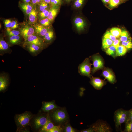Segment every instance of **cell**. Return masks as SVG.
I'll return each instance as SVG.
<instances>
[{
	"label": "cell",
	"instance_id": "obj_1",
	"mask_svg": "<svg viewBox=\"0 0 132 132\" xmlns=\"http://www.w3.org/2000/svg\"><path fill=\"white\" fill-rule=\"evenodd\" d=\"M33 116L31 113L28 111L16 115L15 117V120L18 128L22 129L28 125Z\"/></svg>",
	"mask_w": 132,
	"mask_h": 132
},
{
	"label": "cell",
	"instance_id": "obj_2",
	"mask_svg": "<svg viewBox=\"0 0 132 132\" xmlns=\"http://www.w3.org/2000/svg\"><path fill=\"white\" fill-rule=\"evenodd\" d=\"M129 110L122 109L117 110L114 113V119L115 126L117 128L121 127V124L126 122L128 116Z\"/></svg>",
	"mask_w": 132,
	"mask_h": 132
},
{
	"label": "cell",
	"instance_id": "obj_3",
	"mask_svg": "<svg viewBox=\"0 0 132 132\" xmlns=\"http://www.w3.org/2000/svg\"><path fill=\"white\" fill-rule=\"evenodd\" d=\"M90 60L88 58H86L78 66V72L81 75L90 77L91 72V65Z\"/></svg>",
	"mask_w": 132,
	"mask_h": 132
},
{
	"label": "cell",
	"instance_id": "obj_4",
	"mask_svg": "<svg viewBox=\"0 0 132 132\" xmlns=\"http://www.w3.org/2000/svg\"><path fill=\"white\" fill-rule=\"evenodd\" d=\"M90 59L93 61V67L91 73L93 74L99 69L104 67V62L101 57L99 54H95L90 57Z\"/></svg>",
	"mask_w": 132,
	"mask_h": 132
},
{
	"label": "cell",
	"instance_id": "obj_5",
	"mask_svg": "<svg viewBox=\"0 0 132 132\" xmlns=\"http://www.w3.org/2000/svg\"><path fill=\"white\" fill-rule=\"evenodd\" d=\"M94 132H110L111 129L107 124L103 121H99L92 127Z\"/></svg>",
	"mask_w": 132,
	"mask_h": 132
},
{
	"label": "cell",
	"instance_id": "obj_6",
	"mask_svg": "<svg viewBox=\"0 0 132 132\" xmlns=\"http://www.w3.org/2000/svg\"><path fill=\"white\" fill-rule=\"evenodd\" d=\"M52 117L53 119L58 122H62L65 121L67 118L66 112L64 110H58L55 111Z\"/></svg>",
	"mask_w": 132,
	"mask_h": 132
},
{
	"label": "cell",
	"instance_id": "obj_7",
	"mask_svg": "<svg viewBox=\"0 0 132 132\" xmlns=\"http://www.w3.org/2000/svg\"><path fill=\"white\" fill-rule=\"evenodd\" d=\"M25 41L26 42L34 44L43 48L44 45L43 39L36 35L33 34L29 36Z\"/></svg>",
	"mask_w": 132,
	"mask_h": 132
},
{
	"label": "cell",
	"instance_id": "obj_8",
	"mask_svg": "<svg viewBox=\"0 0 132 132\" xmlns=\"http://www.w3.org/2000/svg\"><path fill=\"white\" fill-rule=\"evenodd\" d=\"M25 44L28 51L34 55L38 54L43 48L39 46L29 42H26Z\"/></svg>",
	"mask_w": 132,
	"mask_h": 132
},
{
	"label": "cell",
	"instance_id": "obj_9",
	"mask_svg": "<svg viewBox=\"0 0 132 132\" xmlns=\"http://www.w3.org/2000/svg\"><path fill=\"white\" fill-rule=\"evenodd\" d=\"M102 74L110 83L113 84L116 82L115 75L110 69L107 68L104 69L103 71Z\"/></svg>",
	"mask_w": 132,
	"mask_h": 132
},
{
	"label": "cell",
	"instance_id": "obj_10",
	"mask_svg": "<svg viewBox=\"0 0 132 132\" xmlns=\"http://www.w3.org/2000/svg\"><path fill=\"white\" fill-rule=\"evenodd\" d=\"M20 30L21 35L25 41L28 37L33 34L35 31L33 27L29 26H26L23 27L21 28Z\"/></svg>",
	"mask_w": 132,
	"mask_h": 132
},
{
	"label": "cell",
	"instance_id": "obj_11",
	"mask_svg": "<svg viewBox=\"0 0 132 132\" xmlns=\"http://www.w3.org/2000/svg\"><path fill=\"white\" fill-rule=\"evenodd\" d=\"M47 118V117L44 116H39L36 118L34 121V128L37 129L41 128L46 123Z\"/></svg>",
	"mask_w": 132,
	"mask_h": 132
},
{
	"label": "cell",
	"instance_id": "obj_12",
	"mask_svg": "<svg viewBox=\"0 0 132 132\" xmlns=\"http://www.w3.org/2000/svg\"><path fill=\"white\" fill-rule=\"evenodd\" d=\"M90 79L91 84L97 89H101L106 84L104 80L99 77H92Z\"/></svg>",
	"mask_w": 132,
	"mask_h": 132
},
{
	"label": "cell",
	"instance_id": "obj_13",
	"mask_svg": "<svg viewBox=\"0 0 132 132\" xmlns=\"http://www.w3.org/2000/svg\"><path fill=\"white\" fill-rule=\"evenodd\" d=\"M58 108L55 102H43L42 103V110L44 112H48L49 111Z\"/></svg>",
	"mask_w": 132,
	"mask_h": 132
},
{
	"label": "cell",
	"instance_id": "obj_14",
	"mask_svg": "<svg viewBox=\"0 0 132 132\" xmlns=\"http://www.w3.org/2000/svg\"><path fill=\"white\" fill-rule=\"evenodd\" d=\"M9 83V78L5 75L1 74L0 76V91L3 92L7 88Z\"/></svg>",
	"mask_w": 132,
	"mask_h": 132
},
{
	"label": "cell",
	"instance_id": "obj_15",
	"mask_svg": "<svg viewBox=\"0 0 132 132\" xmlns=\"http://www.w3.org/2000/svg\"><path fill=\"white\" fill-rule=\"evenodd\" d=\"M74 22L78 31H81L84 29L85 25V23L82 18L79 17H76L74 19Z\"/></svg>",
	"mask_w": 132,
	"mask_h": 132
},
{
	"label": "cell",
	"instance_id": "obj_16",
	"mask_svg": "<svg viewBox=\"0 0 132 132\" xmlns=\"http://www.w3.org/2000/svg\"><path fill=\"white\" fill-rule=\"evenodd\" d=\"M35 32L39 36L43 37L47 32L48 29L41 24H36L34 26Z\"/></svg>",
	"mask_w": 132,
	"mask_h": 132
},
{
	"label": "cell",
	"instance_id": "obj_17",
	"mask_svg": "<svg viewBox=\"0 0 132 132\" xmlns=\"http://www.w3.org/2000/svg\"><path fill=\"white\" fill-rule=\"evenodd\" d=\"M19 6L23 11L27 14H29L33 9V5L29 3H21Z\"/></svg>",
	"mask_w": 132,
	"mask_h": 132
},
{
	"label": "cell",
	"instance_id": "obj_18",
	"mask_svg": "<svg viewBox=\"0 0 132 132\" xmlns=\"http://www.w3.org/2000/svg\"><path fill=\"white\" fill-rule=\"evenodd\" d=\"M0 54L9 53V47L8 44L3 39L0 40Z\"/></svg>",
	"mask_w": 132,
	"mask_h": 132
},
{
	"label": "cell",
	"instance_id": "obj_19",
	"mask_svg": "<svg viewBox=\"0 0 132 132\" xmlns=\"http://www.w3.org/2000/svg\"><path fill=\"white\" fill-rule=\"evenodd\" d=\"M50 9L47 18L50 21H53L55 18L58 12V9L56 6H53Z\"/></svg>",
	"mask_w": 132,
	"mask_h": 132
},
{
	"label": "cell",
	"instance_id": "obj_20",
	"mask_svg": "<svg viewBox=\"0 0 132 132\" xmlns=\"http://www.w3.org/2000/svg\"><path fill=\"white\" fill-rule=\"evenodd\" d=\"M47 121L45 124L41 129L40 132H47L53 128L55 126L51 121L48 116Z\"/></svg>",
	"mask_w": 132,
	"mask_h": 132
},
{
	"label": "cell",
	"instance_id": "obj_21",
	"mask_svg": "<svg viewBox=\"0 0 132 132\" xmlns=\"http://www.w3.org/2000/svg\"><path fill=\"white\" fill-rule=\"evenodd\" d=\"M29 15V23L31 24L35 23L37 21V12L36 10L33 9Z\"/></svg>",
	"mask_w": 132,
	"mask_h": 132
},
{
	"label": "cell",
	"instance_id": "obj_22",
	"mask_svg": "<svg viewBox=\"0 0 132 132\" xmlns=\"http://www.w3.org/2000/svg\"><path fill=\"white\" fill-rule=\"evenodd\" d=\"M54 34L53 31L49 30L43 37V39L45 42L49 43L52 41L54 38Z\"/></svg>",
	"mask_w": 132,
	"mask_h": 132
},
{
	"label": "cell",
	"instance_id": "obj_23",
	"mask_svg": "<svg viewBox=\"0 0 132 132\" xmlns=\"http://www.w3.org/2000/svg\"><path fill=\"white\" fill-rule=\"evenodd\" d=\"M21 38L19 35L10 36L9 38V42L11 45L17 44L20 43Z\"/></svg>",
	"mask_w": 132,
	"mask_h": 132
},
{
	"label": "cell",
	"instance_id": "obj_24",
	"mask_svg": "<svg viewBox=\"0 0 132 132\" xmlns=\"http://www.w3.org/2000/svg\"><path fill=\"white\" fill-rule=\"evenodd\" d=\"M120 37V39L121 42H126L132 39L128 32L125 30L121 31Z\"/></svg>",
	"mask_w": 132,
	"mask_h": 132
},
{
	"label": "cell",
	"instance_id": "obj_25",
	"mask_svg": "<svg viewBox=\"0 0 132 132\" xmlns=\"http://www.w3.org/2000/svg\"><path fill=\"white\" fill-rule=\"evenodd\" d=\"M127 51V49L123 45H121L116 49V56L123 55H125Z\"/></svg>",
	"mask_w": 132,
	"mask_h": 132
},
{
	"label": "cell",
	"instance_id": "obj_26",
	"mask_svg": "<svg viewBox=\"0 0 132 132\" xmlns=\"http://www.w3.org/2000/svg\"><path fill=\"white\" fill-rule=\"evenodd\" d=\"M113 42L110 39L103 38L102 40V47L104 49H106L112 45Z\"/></svg>",
	"mask_w": 132,
	"mask_h": 132
},
{
	"label": "cell",
	"instance_id": "obj_27",
	"mask_svg": "<svg viewBox=\"0 0 132 132\" xmlns=\"http://www.w3.org/2000/svg\"><path fill=\"white\" fill-rule=\"evenodd\" d=\"M106 52L108 55L113 57L116 56V49L113 45L106 49Z\"/></svg>",
	"mask_w": 132,
	"mask_h": 132
},
{
	"label": "cell",
	"instance_id": "obj_28",
	"mask_svg": "<svg viewBox=\"0 0 132 132\" xmlns=\"http://www.w3.org/2000/svg\"><path fill=\"white\" fill-rule=\"evenodd\" d=\"M110 32L113 36L116 38H119L120 36L121 31L119 28L113 27L110 30Z\"/></svg>",
	"mask_w": 132,
	"mask_h": 132
},
{
	"label": "cell",
	"instance_id": "obj_29",
	"mask_svg": "<svg viewBox=\"0 0 132 132\" xmlns=\"http://www.w3.org/2000/svg\"><path fill=\"white\" fill-rule=\"evenodd\" d=\"M49 10L45 9L40 12L39 14V17L42 19L47 18L49 13Z\"/></svg>",
	"mask_w": 132,
	"mask_h": 132
},
{
	"label": "cell",
	"instance_id": "obj_30",
	"mask_svg": "<svg viewBox=\"0 0 132 132\" xmlns=\"http://www.w3.org/2000/svg\"><path fill=\"white\" fill-rule=\"evenodd\" d=\"M7 33L9 36H11L19 35L20 33V32L19 31L16 30L11 31L9 28H8L7 29Z\"/></svg>",
	"mask_w": 132,
	"mask_h": 132
},
{
	"label": "cell",
	"instance_id": "obj_31",
	"mask_svg": "<svg viewBox=\"0 0 132 132\" xmlns=\"http://www.w3.org/2000/svg\"><path fill=\"white\" fill-rule=\"evenodd\" d=\"M124 46L127 49H130L132 48V39L124 42H122L121 44Z\"/></svg>",
	"mask_w": 132,
	"mask_h": 132
},
{
	"label": "cell",
	"instance_id": "obj_32",
	"mask_svg": "<svg viewBox=\"0 0 132 132\" xmlns=\"http://www.w3.org/2000/svg\"><path fill=\"white\" fill-rule=\"evenodd\" d=\"M104 38L109 39L114 41L116 39V37L113 36L109 31H107L104 34Z\"/></svg>",
	"mask_w": 132,
	"mask_h": 132
},
{
	"label": "cell",
	"instance_id": "obj_33",
	"mask_svg": "<svg viewBox=\"0 0 132 132\" xmlns=\"http://www.w3.org/2000/svg\"><path fill=\"white\" fill-rule=\"evenodd\" d=\"M120 0H110L109 7L111 8L116 7L120 3Z\"/></svg>",
	"mask_w": 132,
	"mask_h": 132
},
{
	"label": "cell",
	"instance_id": "obj_34",
	"mask_svg": "<svg viewBox=\"0 0 132 132\" xmlns=\"http://www.w3.org/2000/svg\"><path fill=\"white\" fill-rule=\"evenodd\" d=\"M124 132H132V122L129 121L126 123Z\"/></svg>",
	"mask_w": 132,
	"mask_h": 132
},
{
	"label": "cell",
	"instance_id": "obj_35",
	"mask_svg": "<svg viewBox=\"0 0 132 132\" xmlns=\"http://www.w3.org/2000/svg\"><path fill=\"white\" fill-rule=\"evenodd\" d=\"M48 7V3L42 0L39 3V9L42 11L46 9Z\"/></svg>",
	"mask_w": 132,
	"mask_h": 132
},
{
	"label": "cell",
	"instance_id": "obj_36",
	"mask_svg": "<svg viewBox=\"0 0 132 132\" xmlns=\"http://www.w3.org/2000/svg\"><path fill=\"white\" fill-rule=\"evenodd\" d=\"M85 0H75L74 2V5L77 8L81 7L84 3Z\"/></svg>",
	"mask_w": 132,
	"mask_h": 132
},
{
	"label": "cell",
	"instance_id": "obj_37",
	"mask_svg": "<svg viewBox=\"0 0 132 132\" xmlns=\"http://www.w3.org/2000/svg\"><path fill=\"white\" fill-rule=\"evenodd\" d=\"M62 128L59 126H55L47 132H60L62 131Z\"/></svg>",
	"mask_w": 132,
	"mask_h": 132
},
{
	"label": "cell",
	"instance_id": "obj_38",
	"mask_svg": "<svg viewBox=\"0 0 132 132\" xmlns=\"http://www.w3.org/2000/svg\"><path fill=\"white\" fill-rule=\"evenodd\" d=\"M50 21L47 18L42 19L40 21L41 24L44 26H49L50 23Z\"/></svg>",
	"mask_w": 132,
	"mask_h": 132
},
{
	"label": "cell",
	"instance_id": "obj_39",
	"mask_svg": "<svg viewBox=\"0 0 132 132\" xmlns=\"http://www.w3.org/2000/svg\"><path fill=\"white\" fill-rule=\"evenodd\" d=\"M64 131L66 132H75L76 131L69 124H68L66 126Z\"/></svg>",
	"mask_w": 132,
	"mask_h": 132
},
{
	"label": "cell",
	"instance_id": "obj_40",
	"mask_svg": "<svg viewBox=\"0 0 132 132\" xmlns=\"http://www.w3.org/2000/svg\"><path fill=\"white\" fill-rule=\"evenodd\" d=\"M4 22L5 27L7 28L11 27L12 22L9 19H6L4 21Z\"/></svg>",
	"mask_w": 132,
	"mask_h": 132
},
{
	"label": "cell",
	"instance_id": "obj_41",
	"mask_svg": "<svg viewBox=\"0 0 132 132\" xmlns=\"http://www.w3.org/2000/svg\"><path fill=\"white\" fill-rule=\"evenodd\" d=\"M61 0H51L50 3L53 6H57L61 3Z\"/></svg>",
	"mask_w": 132,
	"mask_h": 132
},
{
	"label": "cell",
	"instance_id": "obj_42",
	"mask_svg": "<svg viewBox=\"0 0 132 132\" xmlns=\"http://www.w3.org/2000/svg\"><path fill=\"white\" fill-rule=\"evenodd\" d=\"M120 42V39H116L115 41L113 42L112 45L117 49L119 46Z\"/></svg>",
	"mask_w": 132,
	"mask_h": 132
},
{
	"label": "cell",
	"instance_id": "obj_43",
	"mask_svg": "<svg viewBox=\"0 0 132 132\" xmlns=\"http://www.w3.org/2000/svg\"><path fill=\"white\" fill-rule=\"evenodd\" d=\"M18 27V24L16 21H12V23L11 27V29H14L17 28Z\"/></svg>",
	"mask_w": 132,
	"mask_h": 132
},
{
	"label": "cell",
	"instance_id": "obj_44",
	"mask_svg": "<svg viewBox=\"0 0 132 132\" xmlns=\"http://www.w3.org/2000/svg\"><path fill=\"white\" fill-rule=\"evenodd\" d=\"M129 121L132 122V109L129 110L128 118L126 123Z\"/></svg>",
	"mask_w": 132,
	"mask_h": 132
},
{
	"label": "cell",
	"instance_id": "obj_45",
	"mask_svg": "<svg viewBox=\"0 0 132 132\" xmlns=\"http://www.w3.org/2000/svg\"><path fill=\"white\" fill-rule=\"evenodd\" d=\"M83 132H94L93 129L92 127H90L88 129L83 130Z\"/></svg>",
	"mask_w": 132,
	"mask_h": 132
},
{
	"label": "cell",
	"instance_id": "obj_46",
	"mask_svg": "<svg viewBox=\"0 0 132 132\" xmlns=\"http://www.w3.org/2000/svg\"><path fill=\"white\" fill-rule=\"evenodd\" d=\"M42 0H32V4H34L40 3Z\"/></svg>",
	"mask_w": 132,
	"mask_h": 132
},
{
	"label": "cell",
	"instance_id": "obj_47",
	"mask_svg": "<svg viewBox=\"0 0 132 132\" xmlns=\"http://www.w3.org/2000/svg\"><path fill=\"white\" fill-rule=\"evenodd\" d=\"M50 0H42L48 4L50 3Z\"/></svg>",
	"mask_w": 132,
	"mask_h": 132
},
{
	"label": "cell",
	"instance_id": "obj_48",
	"mask_svg": "<svg viewBox=\"0 0 132 132\" xmlns=\"http://www.w3.org/2000/svg\"><path fill=\"white\" fill-rule=\"evenodd\" d=\"M103 2L105 3H107L109 2L110 0H102Z\"/></svg>",
	"mask_w": 132,
	"mask_h": 132
},
{
	"label": "cell",
	"instance_id": "obj_49",
	"mask_svg": "<svg viewBox=\"0 0 132 132\" xmlns=\"http://www.w3.org/2000/svg\"><path fill=\"white\" fill-rule=\"evenodd\" d=\"M24 2L29 3L30 2V0H22Z\"/></svg>",
	"mask_w": 132,
	"mask_h": 132
},
{
	"label": "cell",
	"instance_id": "obj_50",
	"mask_svg": "<svg viewBox=\"0 0 132 132\" xmlns=\"http://www.w3.org/2000/svg\"><path fill=\"white\" fill-rule=\"evenodd\" d=\"M65 0L67 2H69L71 0Z\"/></svg>",
	"mask_w": 132,
	"mask_h": 132
}]
</instances>
